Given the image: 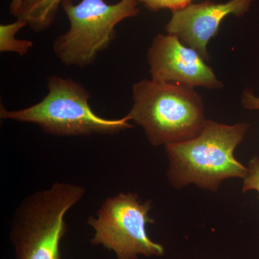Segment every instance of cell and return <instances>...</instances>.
I'll list each match as a JSON object with an SVG mask.
<instances>
[{
    "mask_svg": "<svg viewBox=\"0 0 259 259\" xmlns=\"http://www.w3.org/2000/svg\"><path fill=\"white\" fill-rule=\"evenodd\" d=\"M64 0H25L18 18L23 19L34 31L47 30L54 23Z\"/></svg>",
    "mask_w": 259,
    "mask_h": 259,
    "instance_id": "9c48e42d",
    "label": "cell"
},
{
    "mask_svg": "<svg viewBox=\"0 0 259 259\" xmlns=\"http://www.w3.org/2000/svg\"><path fill=\"white\" fill-rule=\"evenodd\" d=\"M28 25L23 19L18 18L14 23L0 25V51L12 52L24 56L33 47V42L28 40H19L16 35Z\"/></svg>",
    "mask_w": 259,
    "mask_h": 259,
    "instance_id": "30bf717a",
    "label": "cell"
},
{
    "mask_svg": "<svg viewBox=\"0 0 259 259\" xmlns=\"http://www.w3.org/2000/svg\"><path fill=\"white\" fill-rule=\"evenodd\" d=\"M138 3L120 0L110 5L105 0H81L74 5L71 0H64L61 5L70 27L54 40V54L66 66L83 68L94 64L99 54L115 40V27L139 15Z\"/></svg>",
    "mask_w": 259,
    "mask_h": 259,
    "instance_id": "5b68a950",
    "label": "cell"
},
{
    "mask_svg": "<svg viewBox=\"0 0 259 259\" xmlns=\"http://www.w3.org/2000/svg\"><path fill=\"white\" fill-rule=\"evenodd\" d=\"M151 208V200L142 202L133 192L107 197L96 215L88 218V226L94 232L90 242L113 252L117 259L162 256L164 247L147 233L148 225L156 222L149 215Z\"/></svg>",
    "mask_w": 259,
    "mask_h": 259,
    "instance_id": "8992f818",
    "label": "cell"
},
{
    "mask_svg": "<svg viewBox=\"0 0 259 259\" xmlns=\"http://www.w3.org/2000/svg\"><path fill=\"white\" fill-rule=\"evenodd\" d=\"M248 175L243 179V192L256 191L259 198V158L253 156L248 162Z\"/></svg>",
    "mask_w": 259,
    "mask_h": 259,
    "instance_id": "7c38bea8",
    "label": "cell"
},
{
    "mask_svg": "<svg viewBox=\"0 0 259 259\" xmlns=\"http://www.w3.org/2000/svg\"><path fill=\"white\" fill-rule=\"evenodd\" d=\"M25 0H12L10 5V13L13 16L17 17L20 14Z\"/></svg>",
    "mask_w": 259,
    "mask_h": 259,
    "instance_id": "5bb4252c",
    "label": "cell"
},
{
    "mask_svg": "<svg viewBox=\"0 0 259 259\" xmlns=\"http://www.w3.org/2000/svg\"><path fill=\"white\" fill-rule=\"evenodd\" d=\"M133 100L127 116L155 147L194 139L207 120L203 100L193 88L144 79L133 87Z\"/></svg>",
    "mask_w": 259,
    "mask_h": 259,
    "instance_id": "7a4b0ae2",
    "label": "cell"
},
{
    "mask_svg": "<svg viewBox=\"0 0 259 259\" xmlns=\"http://www.w3.org/2000/svg\"><path fill=\"white\" fill-rule=\"evenodd\" d=\"M143 3L146 8L151 11L163 9L171 10L172 12L183 9L192 4L193 0H137Z\"/></svg>",
    "mask_w": 259,
    "mask_h": 259,
    "instance_id": "8fae6325",
    "label": "cell"
},
{
    "mask_svg": "<svg viewBox=\"0 0 259 259\" xmlns=\"http://www.w3.org/2000/svg\"><path fill=\"white\" fill-rule=\"evenodd\" d=\"M47 86V96L32 106L8 110L1 104L2 120L34 124L56 136H113L134 127L127 115L107 119L95 113L90 105L91 95L72 79L53 75Z\"/></svg>",
    "mask_w": 259,
    "mask_h": 259,
    "instance_id": "277c9868",
    "label": "cell"
},
{
    "mask_svg": "<svg viewBox=\"0 0 259 259\" xmlns=\"http://www.w3.org/2000/svg\"><path fill=\"white\" fill-rule=\"evenodd\" d=\"M151 79L187 88H222L212 68L199 53L175 35L158 34L147 53Z\"/></svg>",
    "mask_w": 259,
    "mask_h": 259,
    "instance_id": "52a82bcc",
    "label": "cell"
},
{
    "mask_svg": "<svg viewBox=\"0 0 259 259\" xmlns=\"http://www.w3.org/2000/svg\"><path fill=\"white\" fill-rule=\"evenodd\" d=\"M85 193L83 186L56 182L25 197L10 226L16 259H62L61 242L68 231L65 218Z\"/></svg>",
    "mask_w": 259,
    "mask_h": 259,
    "instance_id": "3957f363",
    "label": "cell"
},
{
    "mask_svg": "<svg viewBox=\"0 0 259 259\" xmlns=\"http://www.w3.org/2000/svg\"><path fill=\"white\" fill-rule=\"evenodd\" d=\"M253 0H230L226 3L206 1L190 4L183 9L172 12L166 26V33L178 37L187 47L192 48L205 61L209 60L207 44L216 36L220 25L230 15L243 16Z\"/></svg>",
    "mask_w": 259,
    "mask_h": 259,
    "instance_id": "ba28073f",
    "label": "cell"
},
{
    "mask_svg": "<svg viewBox=\"0 0 259 259\" xmlns=\"http://www.w3.org/2000/svg\"><path fill=\"white\" fill-rule=\"evenodd\" d=\"M248 128L247 122L226 125L207 120L197 137L165 146L168 162L167 177L172 187L180 190L194 185L217 192L223 181L244 179L248 167L236 159L234 152Z\"/></svg>",
    "mask_w": 259,
    "mask_h": 259,
    "instance_id": "6da1fadb",
    "label": "cell"
},
{
    "mask_svg": "<svg viewBox=\"0 0 259 259\" xmlns=\"http://www.w3.org/2000/svg\"><path fill=\"white\" fill-rule=\"evenodd\" d=\"M241 104L246 110H259V97L255 96L253 90H245L242 95Z\"/></svg>",
    "mask_w": 259,
    "mask_h": 259,
    "instance_id": "4fadbf2b",
    "label": "cell"
}]
</instances>
